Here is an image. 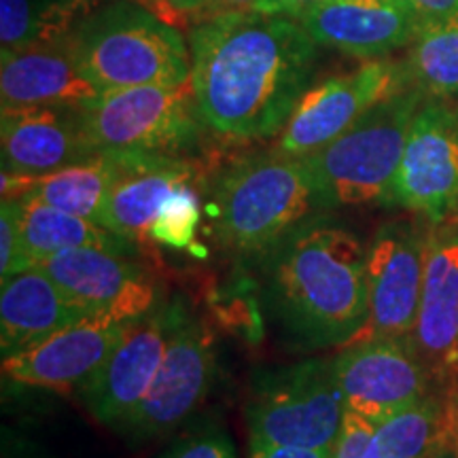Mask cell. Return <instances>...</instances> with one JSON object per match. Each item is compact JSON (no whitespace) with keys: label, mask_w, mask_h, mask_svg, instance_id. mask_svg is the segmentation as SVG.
I'll return each instance as SVG.
<instances>
[{"label":"cell","mask_w":458,"mask_h":458,"mask_svg":"<svg viewBox=\"0 0 458 458\" xmlns=\"http://www.w3.org/2000/svg\"><path fill=\"white\" fill-rule=\"evenodd\" d=\"M317 41L295 17L216 11L189 34L204 128L229 140L278 136L312 79Z\"/></svg>","instance_id":"obj_1"},{"label":"cell","mask_w":458,"mask_h":458,"mask_svg":"<svg viewBox=\"0 0 458 458\" xmlns=\"http://www.w3.org/2000/svg\"><path fill=\"white\" fill-rule=\"evenodd\" d=\"M255 259L263 306L297 351L348 346L368 327V246L329 213L300 223Z\"/></svg>","instance_id":"obj_2"},{"label":"cell","mask_w":458,"mask_h":458,"mask_svg":"<svg viewBox=\"0 0 458 458\" xmlns=\"http://www.w3.org/2000/svg\"><path fill=\"white\" fill-rule=\"evenodd\" d=\"M225 249L255 257L286 232L329 213L306 157L270 153L242 159L215 182L208 204Z\"/></svg>","instance_id":"obj_3"},{"label":"cell","mask_w":458,"mask_h":458,"mask_svg":"<svg viewBox=\"0 0 458 458\" xmlns=\"http://www.w3.org/2000/svg\"><path fill=\"white\" fill-rule=\"evenodd\" d=\"M85 77L100 91L191 81L182 34L134 0H111L68 34Z\"/></svg>","instance_id":"obj_4"},{"label":"cell","mask_w":458,"mask_h":458,"mask_svg":"<svg viewBox=\"0 0 458 458\" xmlns=\"http://www.w3.org/2000/svg\"><path fill=\"white\" fill-rule=\"evenodd\" d=\"M427 96L405 88L371 106L357 123L308 156L329 210L393 204V187L416 113Z\"/></svg>","instance_id":"obj_5"},{"label":"cell","mask_w":458,"mask_h":458,"mask_svg":"<svg viewBox=\"0 0 458 458\" xmlns=\"http://www.w3.org/2000/svg\"><path fill=\"white\" fill-rule=\"evenodd\" d=\"M346 411L334 359H308L253 380L246 422L250 448L334 450Z\"/></svg>","instance_id":"obj_6"},{"label":"cell","mask_w":458,"mask_h":458,"mask_svg":"<svg viewBox=\"0 0 458 458\" xmlns=\"http://www.w3.org/2000/svg\"><path fill=\"white\" fill-rule=\"evenodd\" d=\"M79 113L96 153L176 156L196 147L204 128L191 81L100 91Z\"/></svg>","instance_id":"obj_7"},{"label":"cell","mask_w":458,"mask_h":458,"mask_svg":"<svg viewBox=\"0 0 458 458\" xmlns=\"http://www.w3.org/2000/svg\"><path fill=\"white\" fill-rule=\"evenodd\" d=\"M174 318L168 348L147 397L117 428L130 442L157 439L174 431L199 408L213 386L216 344L213 329L198 317L185 300H172Z\"/></svg>","instance_id":"obj_8"},{"label":"cell","mask_w":458,"mask_h":458,"mask_svg":"<svg viewBox=\"0 0 458 458\" xmlns=\"http://www.w3.org/2000/svg\"><path fill=\"white\" fill-rule=\"evenodd\" d=\"M64 291L85 317L130 323L165 301L162 284L136 255L68 249L32 263Z\"/></svg>","instance_id":"obj_9"},{"label":"cell","mask_w":458,"mask_h":458,"mask_svg":"<svg viewBox=\"0 0 458 458\" xmlns=\"http://www.w3.org/2000/svg\"><path fill=\"white\" fill-rule=\"evenodd\" d=\"M410 88L403 62L369 60L357 71L337 74L308 88L289 122L280 130L274 151L308 157L357 123L371 106Z\"/></svg>","instance_id":"obj_10"},{"label":"cell","mask_w":458,"mask_h":458,"mask_svg":"<svg viewBox=\"0 0 458 458\" xmlns=\"http://www.w3.org/2000/svg\"><path fill=\"white\" fill-rule=\"evenodd\" d=\"M331 359L346 410L376 425L414 403L437 382L411 335L359 337Z\"/></svg>","instance_id":"obj_11"},{"label":"cell","mask_w":458,"mask_h":458,"mask_svg":"<svg viewBox=\"0 0 458 458\" xmlns=\"http://www.w3.org/2000/svg\"><path fill=\"white\" fill-rule=\"evenodd\" d=\"M431 227L422 216L377 227L365 261L369 320L359 337L414 335Z\"/></svg>","instance_id":"obj_12"},{"label":"cell","mask_w":458,"mask_h":458,"mask_svg":"<svg viewBox=\"0 0 458 458\" xmlns=\"http://www.w3.org/2000/svg\"><path fill=\"white\" fill-rule=\"evenodd\" d=\"M393 204L428 223L458 215V111L427 98L411 122Z\"/></svg>","instance_id":"obj_13"},{"label":"cell","mask_w":458,"mask_h":458,"mask_svg":"<svg viewBox=\"0 0 458 458\" xmlns=\"http://www.w3.org/2000/svg\"><path fill=\"white\" fill-rule=\"evenodd\" d=\"M174 306L164 301L130 320L102 368L79 388L83 403L102 425L117 431L147 397L168 348Z\"/></svg>","instance_id":"obj_14"},{"label":"cell","mask_w":458,"mask_h":458,"mask_svg":"<svg viewBox=\"0 0 458 458\" xmlns=\"http://www.w3.org/2000/svg\"><path fill=\"white\" fill-rule=\"evenodd\" d=\"M125 325L85 317L28 351L3 357V376L21 386L79 391L122 340Z\"/></svg>","instance_id":"obj_15"},{"label":"cell","mask_w":458,"mask_h":458,"mask_svg":"<svg viewBox=\"0 0 458 458\" xmlns=\"http://www.w3.org/2000/svg\"><path fill=\"white\" fill-rule=\"evenodd\" d=\"M3 172L43 176L94 157L81 125V113L71 106H15L0 114Z\"/></svg>","instance_id":"obj_16"},{"label":"cell","mask_w":458,"mask_h":458,"mask_svg":"<svg viewBox=\"0 0 458 458\" xmlns=\"http://www.w3.org/2000/svg\"><path fill=\"white\" fill-rule=\"evenodd\" d=\"M411 337L437 380L458 376V215L431 227Z\"/></svg>","instance_id":"obj_17"},{"label":"cell","mask_w":458,"mask_h":458,"mask_svg":"<svg viewBox=\"0 0 458 458\" xmlns=\"http://www.w3.org/2000/svg\"><path fill=\"white\" fill-rule=\"evenodd\" d=\"M295 20L318 45L365 60L408 47L420 28L401 0H331Z\"/></svg>","instance_id":"obj_18"},{"label":"cell","mask_w":458,"mask_h":458,"mask_svg":"<svg viewBox=\"0 0 458 458\" xmlns=\"http://www.w3.org/2000/svg\"><path fill=\"white\" fill-rule=\"evenodd\" d=\"M98 94L100 89L79 68L68 37L32 43L28 47L0 54L3 108H81Z\"/></svg>","instance_id":"obj_19"},{"label":"cell","mask_w":458,"mask_h":458,"mask_svg":"<svg viewBox=\"0 0 458 458\" xmlns=\"http://www.w3.org/2000/svg\"><path fill=\"white\" fill-rule=\"evenodd\" d=\"M114 159V179L108 198V225L113 232L148 242V229L172 191L196 182V165L162 153H108Z\"/></svg>","instance_id":"obj_20"},{"label":"cell","mask_w":458,"mask_h":458,"mask_svg":"<svg viewBox=\"0 0 458 458\" xmlns=\"http://www.w3.org/2000/svg\"><path fill=\"white\" fill-rule=\"evenodd\" d=\"M85 318L38 267L0 280V352L11 357Z\"/></svg>","instance_id":"obj_21"},{"label":"cell","mask_w":458,"mask_h":458,"mask_svg":"<svg viewBox=\"0 0 458 458\" xmlns=\"http://www.w3.org/2000/svg\"><path fill=\"white\" fill-rule=\"evenodd\" d=\"M376 444L380 458L458 454V376L437 380L420 399L382 420Z\"/></svg>","instance_id":"obj_22"},{"label":"cell","mask_w":458,"mask_h":458,"mask_svg":"<svg viewBox=\"0 0 458 458\" xmlns=\"http://www.w3.org/2000/svg\"><path fill=\"white\" fill-rule=\"evenodd\" d=\"M113 179L114 159L108 153H96L85 162L43 176H15L3 172V199L24 196L41 199L45 204L111 229L108 198Z\"/></svg>","instance_id":"obj_23"},{"label":"cell","mask_w":458,"mask_h":458,"mask_svg":"<svg viewBox=\"0 0 458 458\" xmlns=\"http://www.w3.org/2000/svg\"><path fill=\"white\" fill-rule=\"evenodd\" d=\"M21 240L32 263L68 249H102L136 255L139 242L111 232L98 223L55 208L34 198H13Z\"/></svg>","instance_id":"obj_24"},{"label":"cell","mask_w":458,"mask_h":458,"mask_svg":"<svg viewBox=\"0 0 458 458\" xmlns=\"http://www.w3.org/2000/svg\"><path fill=\"white\" fill-rule=\"evenodd\" d=\"M403 60L408 85L433 100L458 98V13L418 28Z\"/></svg>","instance_id":"obj_25"},{"label":"cell","mask_w":458,"mask_h":458,"mask_svg":"<svg viewBox=\"0 0 458 458\" xmlns=\"http://www.w3.org/2000/svg\"><path fill=\"white\" fill-rule=\"evenodd\" d=\"M199 216H202L199 193L196 182H189L165 198L148 229V240L174 250L191 249L196 242Z\"/></svg>","instance_id":"obj_26"},{"label":"cell","mask_w":458,"mask_h":458,"mask_svg":"<svg viewBox=\"0 0 458 458\" xmlns=\"http://www.w3.org/2000/svg\"><path fill=\"white\" fill-rule=\"evenodd\" d=\"M37 41L32 0H0V49L3 54Z\"/></svg>","instance_id":"obj_27"},{"label":"cell","mask_w":458,"mask_h":458,"mask_svg":"<svg viewBox=\"0 0 458 458\" xmlns=\"http://www.w3.org/2000/svg\"><path fill=\"white\" fill-rule=\"evenodd\" d=\"M376 428L377 425L369 418L346 410L331 458H380L376 444Z\"/></svg>","instance_id":"obj_28"},{"label":"cell","mask_w":458,"mask_h":458,"mask_svg":"<svg viewBox=\"0 0 458 458\" xmlns=\"http://www.w3.org/2000/svg\"><path fill=\"white\" fill-rule=\"evenodd\" d=\"M32 259L21 240L15 206L11 199H3L0 208V280L30 270Z\"/></svg>","instance_id":"obj_29"},{"label":"cell","mask_w":458,"mask_h":458,"mask_svg":"<svg viewBox=\"0 0 458 458\" xmlns=\"http://www.w3.org/2000/svg\"><path fill=\"white\" fill-rule=\"evenodd\" d=\"M162 458H236V448L221 428L206 427L172 444Z\"/></svg>","instance_id":"obj_30"},{"label":"cell","mask_w":458,"mask_h":458,"mask_svg":"<svg viewBox=\"0 0 458 458\" xmlns=\"http://www.w3.org/2000/svg\"><path fill=\"white\" fill-rule=\"evenodd\" d=\"M422 24L458 13V0H401Z\"/></svg>","instance_id":"obj_31"},{"label":"cell","mask_w":458,"mask_h":458,"mask_svg":"<svg viewBox=\"0 0 458 458\" xmlns=\"http://www.w3.org/2000/svg\"><path fill=\"white\" fill-rule=\"evenodd\" d=\"M325 3H331V0H259L255 11H261V13L300 17L301 13H306L308 9L320 7V4Z\"/></svg>","instance_id":"obj_32"},{"label":"cell","mask_w":458,"mask_h":458,"mask_svg":"<svg viewBox=\"0 0 458 458\" xmlns=\"http://www.w3.org/2000/svg\"><path fill=\"white\" fill-rule=\"evenodd\" d=\"M334 450L303 448H250V458H331Z\"/></svg>","instance_id":"obj_33"},{"label":"cell","mask_w":458,"mask_h":458,"mask_svg":"<svg viewBox=\"0 0 458 458\" xmlns=\"http://www.w3.org/2000/svg\"><path fill=\"white\" fill-rule=\"evenodd\" d=\"M168 13H202V11H213L216 0H162Z\"/></svg>","instance_id":"obj_34"},{"label":"cell","mask_w":458,"mask_h":458,"mask_svg":"<svg viewBox=\"0 0 458 458\" xmlns=\"http://www.w3.org/2000/svg\"><path fill=\"white\" fill-rule=\"evenodd\" d=\"M259 0H216L213 13L216 11H255Z\"/></svg>","instance_id":"obj_35"},{"label":"cell","mask_w":458,"mask_h":458,"mask_svg":"<svg viewBox=\"0 0 458 458\" xmlns=\"http://www.w3.org/2000/svg\"><path fill=\"white\" fill-rule=\"evenodd\" d=\"M431 458H458V454H454V452H445V454H437V456H431Z\"/></svg>","instance_id":"obj_36"},{"label":"cell","mask_w":458,"mask_h":458,"mask_svg":"<svg viewBox=\"0 0 458 458\" xmlns=\"http://www.w3.org/2000/svg\"><path fill=\"white\" fill-rule=\"evenodd\" d=\"M3 458H13V456H9V454H7V450H4V456H3Z\"/></svg>","instance_id":"obj_37"}]
</instances>
